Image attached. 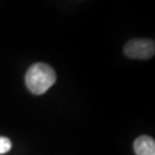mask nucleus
Returning a JSON list of instances; mask_svg holds the SVG:
<instances>
[{
    "instance_id": "4",
    "label": "nucleus",
    "mask_w": 155,
    "mask_h": 155,
    "mask_svg": "<svg viewBox=\"0 0 155 155\" xmlns=\"http://www.w3.org/2000/svg\"><path fill=\"white\" fill-rule=\"evenodd\" d=\"M11 147H12V143L10 139L0 136V155L9 152Z\"/></svg>"
},
{
    "instance_id": "2",
    "label": "nucleus",
    "mask_w": 155,
    "mask_h": 155,
    "mask_svg": "<svg viewBox=\"0 0 155 155\" xmlns=\"http://www.w3.org/2000/svg\"><path fill=\"white\" fill-rule=\"evenodd\" d=\"M124 52L130 58L146 60L154 55L155 43L151 39H133L125 45Z\"/></svg>"
},
{
    "instance_id": "1",
    "label": "nucleus",
    "mask_w": 155,
    "mask_h": 155,
    "mask_svg": "<svg viewBox=\"0 0 155 155\" xmlns=\"http://www.w3.org/2000/svg\"><path fill=\"white\" fill-rule=\"evenodd\" d=\"M57 81V75L51 66L43 63L32 64L25 75L27 89L35 95H42Z\"/></svg>"
},
{
    "instance_id": "3",
    "label": "nucleus",
    "mask_w": 155,
    "mask_h": 155,
    "mask_svg": "<svg viewBox=\"0 0 155 155\" xmlns=\"http://www.w3.org/2000/svg\"><path fill=\"white\" fill-rule=\"evenodd\" d=\"M134 151L137 155H155V141L150 136H140L134 141Z\"/></svg>"
}]
</instances>
